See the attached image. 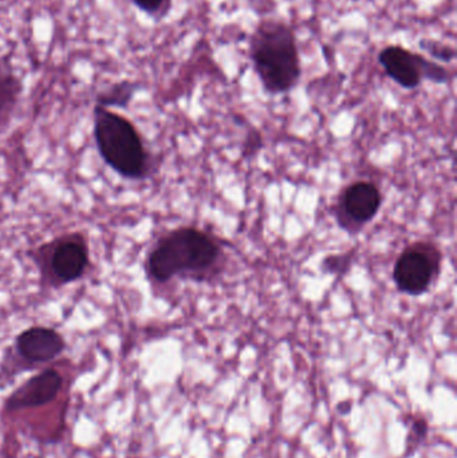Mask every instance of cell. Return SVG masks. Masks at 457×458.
I'll return each mask as SVG.
<instances>
[{"mask_svg": "<svg viewBox=\"0 0 457 458\" xmlns=\"http://www.w3.org/2000/svg\"><path fill=\"white\" fill-rule=\"evenodd\" d=\"M134 94V85L131 82H121L106 89L97 97V105L105 107L125 106Z\"/></svg>", "mask_w": 457, "mask_h": 458, "instance_id": "obj_11", "label": "cell"}, {"mask_svg": "<svg viewBox=\"0 0 457 458\" xmlns=\"http://www.w3.org/2000/svg\"><path fill=\"white\" fill-rule=\"evenodd\" d=\"M421 47L427 48L432 55L436 56L437 59L443 62H450L453 61V56H455V53H453V48L448 47L445 45H440V43L431 42V43H421Z\"/></svg>", "mask_w": 457, "mask_h": 458, "instance_id": "obj_13", "label": "cell"}, {"mask_svg": "<svg viewBox=\"0 0 457 458\" xmlns=\"http://www.w3.org/2000/svg\"><path fill=\"white\" fill-rule=\"evenodd\" d=\"M250 56L267 93H287L300 82L302 67L289 24L274 19L260 21L250 40Z\"/></svg>", "mask_w": 457, "mask_h": 458, "instance_id": "obj_2", "label": "cell"}, {"mask_svg": "<svg viewBox=\"0 0 457 458\" xmlns=\"http://www.w3.org/2000/svg\"><path fill=\"white\" fill-rule=\"evenodd\" d=\"M378 62L391 80L410 90L419 88L424 80L436 83L448 81V72L444 67L402 46L384 48L378 55Z\"/></svg>", "mask_w": 457, "mask_h": 458, "instance_id": "obj_5", "label": "cell"}, {"mask_svg": "<svg viewBox=\"0 0 457 458\" xmlns=\"http://www.w3.org/2000/svg\"><path fill=\"white\" fill-rule=\"evenodd\" d=\"M93 134L99 156L123 179L141 180L149 171V156L136 126L109 107L96 105Z\"/></svg>", "mask_w": 457, "mask_h": 458, "instance_id": "obj_3", "label": "cell"}, {"mask_svg": "<svg viewBox=\"0 0 457 458\" xmlns=\"http://www.w3.org/2000/svg\"><path fill=\"white\" fill-rule=\"evenodd\" d=\"M439 266L440 258L436 250L420 245L408 248L394 264V280L397 290L412 296L428 293L439 272Z\"/></svg>", "mask_w": 457, "mask_h": 458, "instance_id": "obj_6", "label": "cell"}, {"mask_svg": "<svg viewBox=\"0 0 457 458\" xmlns=\"http://www.w3.org/2000/svg\"><path fill=\"white\" fill-rule=\"evenodd\" d=\"M15 349L24 362L42 365L58 358L66 349V342L54 328L34 326L19 334Z\"/></svg>", "mask_w": 457, "mask_h": 458, "instance_id": "obj_7", "label": "cell"}, {"mask_svg": "<svg viewBox=\"0 0 457 458\" xmlns=\"http://www.w3.org/2000/svg\"><path fill=\"white\" fill-rule=\"evenodd\" d=\"M381 193L372 182H360L351 184L341 200L343 215L349 222L364 225L372 222L380 211Z\"/></svg>", "mask_w": 457, "mask_h": 458, "instance_id": "obj_9", "label": "cell"}, {"mask_svg": "<svg viewBox=\"0 0 457 458\" xmlns=\"http://www.w3.org/2000/svg\"><path fill=\"white\" fill-rule=\"evenodd\" d=\"M62 386L63 377L54 369H47L18 387L5 401V409L21 411L47 405L58 397Z\"/></svg>", "mask_w": 457, "mask_h": 458, "instance_id": "obj_8", "label": "cell"}, {"mask_svg": "<svg viewBox=\"0 0 457 458\" xmlns=\"http://www.w3.org/2000/svg\"><path fill=\"white\" fill-rule=\"evenodd\" d=\"M38 252L40 271L53 285L77 282L86 274L90 263L88 242L78 233L58 237Z\"/></svg>", "mask_w": 457, "mask_h": 458, "instance_id": "obj_4", "label": "cell"}, {"mask_svg": "<svg viewBox=\"0 0 457 458\" xmlns=\"http://www.w3.org/2000/svg\"><path fill=\"white\" fill-rule=\"evenodd\" d=\"M131 3L153 18H163L171 8V0H131Z\"/></svg>", "mask_w": 457, "mask_h": 458, "instance_id": "obj_12", "label": "cell"}, {"mask_svg": "<svg viewBox=\"0 0 457 458\" xmlns=\"http://www.w3.org/2000/svg\"><path fill=\"white\" fill-rule=\"evenodd\" d=\"M222 255L219 242L196 228H179L158 240L147 259L150 279L166 283L173 277L201 279Z\"/></svg>", "mask_w": 457, "mask_h": 458, "instance_id": "obj_1", "label": "cell"}, {"mask_svg": "<svg viewBox=\"0 0 457 458\" xmlns=\"http://www.w3.org/2000/svg\"><path fill=\"white\" fill-rule=\"evenodd\" d=\"M21 93V85L13 75L0 72V123L7 120Z\"/></svg>", "mask_w": 457, "mask_h": 458, "instance_id": "obj_10", "label": "cell"}]
</instances>
